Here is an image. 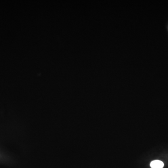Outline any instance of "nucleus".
Returning a JSON list of instances; mask_svg holds the SVG:
<instances>
[{
  "mask_svg": "<svg viewBox=\"0 0 168 168\" xmlns=\"http://www.w3.org/2000/svg\"><path fill=\"white\" fill-rule=\"evenodd\" d=\"M150 165L151 168H163L164 166V163L160 160H154L151 162Z\"/></svg>",
  "mask_w": 168,
  "mask_h": 168,
  "instance_id": "f257e3e1",
  "label": "nucleus"
}]
</instances>
